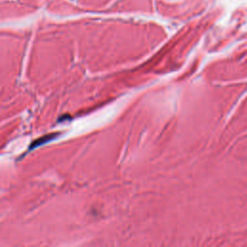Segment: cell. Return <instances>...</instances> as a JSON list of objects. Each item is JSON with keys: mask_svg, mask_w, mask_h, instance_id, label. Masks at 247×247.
<instances>
[{"mask_svg": "<svg viewBox=\"0 0 247 247\" xmlns=\"http://www.w3.org/2000/svg\"><path fill=\"white\" fill-rule=\"evenodd\" d=\"M59 133H49L47 135H45V136H42V137L38 138L36 141H34L32 144L30 145V149H34L36 147H39L40 145H43L46 142H48L52 139H54L56 136H58Z\"/></svg>", "mask_w": 247, "mask_h": 247, "instance_id": "cell-1", "label": "cell"}]
</instances>
